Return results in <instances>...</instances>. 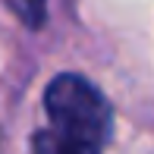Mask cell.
I'll use <instances>...</instances> for the list:
<instances>
[{"label":"cell","instance_id":"obj_1","mask_svg":"<svg viewBox=\"0 0 154 154\" xmlns=\"http://www.w3.org/2000/svg\"><path fill=\"white\" fill-rule=\"evenodd\" d=\"M47 126L35 132L32 154H101L110 138V107L82 75H57L44 91Z\"/></svg>","mask_w":154,"mask_h":154},{"label":"cell","instance_id":"obj_2","mask_svg":"<svg viewBox=\"0 0 154 154\" xmlns=\"http://www.w3.org/2000/svg\"><path fill=\"white\" fill-rule=\"evenodd\" d=\"M6 3H10V10L16 13L29 29H41V25H44V16H47L44 0H6Z\"/></svg>","mask_w":154,"mask_h":154}]
</instances>
